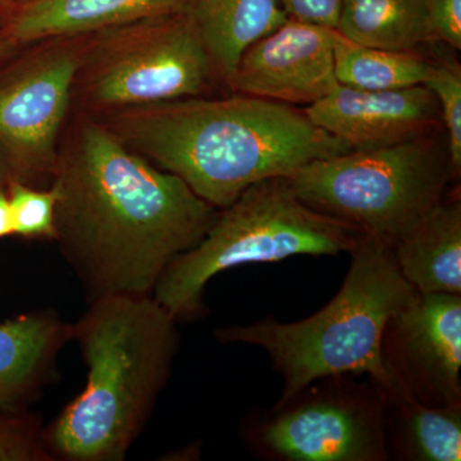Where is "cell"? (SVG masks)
Here are the masks:
<instances>
[{"mask_svg":"<svg viewBox=\"0 0 461 461\" xmlns=\"http://www.w3.org/2000/svg\"><path fill=\"white\" fill-rule=\"evenodd\" d=\"M14 235L29 239L56 236L57 196L51 187L30 186L18 181L7 182Z\"/></svg>","mask_w":461,"mask_h":461,"instance_id":"20","label":"cell"},{"mask_svg":"<svg viewBox=\"0 0 461 461\" xmlns=\"http://www.w3.org/2000/svg\"><path fill=\"white\" fill-rule=\"evenodd\" d=\"M30 2H32V0H0V5H8V7L17 11L18 8L23 7V5H26L27 3Z\"/></svg>","mask_w":461,"mask_h":461,"instance_id":"27","label":"cell"},{"mask_svg":"<svg viewBox=\"0 0 461 461\" xmlns=\"http://www.w3.org/2000/svg\"><path fill=\"white\" fill-rule=\"evenodd\" d=\"M312 382L245 426L248 444L280 461H387L384 399L369 378Z\"/></svg>","mask_w":461,"mask_h":461,"instance_id":"7","label":"cell"},{"mask_svg":"<svg viewBox=\"0 0 461 461\" xmlns=\"http://www.w3.org/2000/svg\"><path fill=\"white\" fill-rule=\"evenodd\" d=\"M362 238L350 224L305 205L287 177L268 178L218 212L199 244L167 267L151 296L178 323L198 320L206 285L220 273L293 257L348 254Z\"/></svg>","mask_w":461,"mask_h":461,"instance_id":"5","label":"cell"},{"mask_svg":"<svg viewBox=\"0 0 461 461\" xmlns=\"http://www.w3.org/2000/svg\"><path fill=\"white\" fill-rule=\"evenodd\" d=\"M50 187L54 240L90 300L151 295L220 212L93 120L76 123L58 149Z\"/></svg>","mask_w":461,"mask_h":461,"instance_id":"1","label":"cell"},{"mask_svg":"<svg viewBox=\"0 0 461 461\" xmlns=\"http://www.w3.org/2000/svg\"><path fill=\"white\" fill-rule=\"evenodd\" d=\"M85 54L75 45L39 51L0 80L3 180L47 189Z\"/></svg>","mask_w":461,"mask_h":461,"instance_id":"9","label":"cell"},{"mask_svg":"<svg viewBox=\"0 0 461 461\" xmlns=\"http://www.w3.org/2000/svg\"><path fill=\"white\" fill-rule=\"evenodd\" d=\"M2 180H3V176H2V171H0V184H3Z\"/></svg>","mask_w":461,"mask_h":461,"instance_id":"28","label":"cell"},{"mask_svg":"<svg viewBox=\"0 0 461 461\" xmlns=\"http://www.w3.org/2000/svg\"><path fill=\"white\" fill-rule=\"evenodd\" d=\"M177 324L151 295L91 300L72 324L86 384L42 430L54 460L126 459L171 375Z\"/></svg>","mask_w":461,"mask_h":461,"instance_id":"3","label":"cell"},{"mask_svg":"<svg viewBox=\"0 0 461 461\" xmlns=\"http://www.w3.org/2000/svg\"><path fill=\"white\" fill-rule=\"evenodd\" d=\"M335 74L339 85L354 89L384 91L426 85L435 62L418 51L368 47L332 30Z\"/></svg>","mask_w":461,"mask_h":461,"instance_id":"19","label":"cell"},{"mask_svg":"<svg viewBox=\"0 0 461 461\" xmlns=\"http://www.w3.org/2000/svg\"><path fill=\"white\" fill-rule=\"evenodd\" d=\"M433 41L461 50V0H427Z\"/></svg>","mask_w":461,"mask_h":461,"instance_id":"23","label":"cell"},{"mask_svg":"<svg viewBox=\"0 0 461 461\" xmlns=\"http://www.w3.org/2000/svg\"><path fill=\"white\" fill-rule=\"evenodd\" d=\"M427 86L438 103L442 127L455 172L461 171V68L459 63L435 62Z\"/></svg>","mask_w":461,"mask_h":461,"instance_id":"21","label":"cell"},{"mask_svg":"<svg viewBox=\"0 0 461 461\" xmlns=\"http://www.w3.org/2000/svg\"><path fill=\"white\" fill-rule=\"evenodd\" d=\"M181 11L224 80L250 45L288 20L280 0H185Z\"/></svg>","mask_w":461,"mask_h":461,"instance_id":"16","label":"cell"},{"mask_svg":"<svg viewBox=\"0 0 461 461\" xmlns=\"http://www.w3.org/2000/svg\"><path fill=\"white\" fill-rule=\"evenodd\" d=\"M42 430L26 411H0V461H54Z\"/></svg>","mask_w":461,"mask_h":461,"instance_id":"22","label":"cell"},{"mask_svg":"<svg viewBox=\"0 0 461 461\" xmlns=\"http://www.w3.org/2000/svg\"><path fill=\"white\" fill-rule=\"evenodd\" d=\"M304 109L309 120L351 150H372L444 129L438 103L427 85L360 90L338 85Z\"/></svg>","mask_w":461,"mask_h":461,"instance_id":"12","label":"cell"},{"mask_svg":"<svg viewBox=\"0 0 461 461\" xmlns=\"http://www.w3.org/2000/svg\"><path fill=\"white\" fill-rule=\"evenodd\" d=\"M72 339V324L53 312L21 314L0 323V411H26L53 378L58 354Z\"/></svg>","mask_w":461,"mask_h":461,"instance_id":"13","label":"cell"},{"mask_svg":"<svg viewBox=\"0 0 461 461\" xmlns=\"http://www.w3.org/2000/svg\"><path fill=\"white\" fill-rule=\"evenodd\" d=\"M459 177L444 129L372 150L314 160L287 177L309 208L393 249Z\"/></svg>","mask_w":461,"mask_h":461,"instance_id":"6","label":"cell"},{"mask_svg":"<svg viewBox=\"0 0 461 461\" xmlns=\"http://www.w3.org/2000/svg\"><path fill=\"white\" fill-rule=\"evenodd\" d=\"M14 235V217L7 186L0 184V239Z\"/></svg>","mask_w":461,"mask_h":461,"instance_id":"25","label":"cell"},{"mask_svg":"<svg viewBox=\"0 0 461 461\" xmlns=\"http://www.w3.org/2000/svg\"><path fill=\"white\" fill-rule=\"evenodd\" d=\"M336 30L381 50L418 51L435 44L427 0H342Z\"/></svg>","mask_w":461,"mask_h":461,"instance_id":"18","label":"cell"},{"mask_svg":"<svg viewBox=\"0 0 461 461\" xmlns=\"http://www.w3.org/2000/svg\"><path fill=\"white\" fill-rule=\"evenodd\" d=\"M14 47V42L3 35L2 38H0V60H2L3 58L7 57L8 54L11 53L12 48Z\"/></svg>","mask_w":461,"mask_h":461,"instance_id":"26","label":"cell"},{"mask_svg":"<svg viewBox=\"0 0 461 461\" xmlns=\"http://www.w3.org/2000/svg\"><path fill=\"white\" fill-rule=\"evenodd\" d=\"M105 32L89 60L84 59L89 65L85 94L95 107L118 111L195 98L217 75L181 9Z\"/></svg>","mask_w":461,"mask_h":461,"instance_id":"8","label":"cell"},{"mask_svg":"<svg viewBox=\"0 0 461 461\" xmlns=\"http://www.w3.org/2000/svg\"><path fill=\"white\" fill-rule=\"evenodd\" d=\"M384 420L390 456L461 460V403L429 406L399 393L384 397Z\"/></svg>","mask_w":461,"mask_h":461,"instance_id":"17","label":"cell"},{"mask_svg":"<svg viewBox=\"0 0 461 461\" xmlns=\"http://www.w3.org/2000/svg\"><path fill=\"white\" fill-rule=\"evenodd\" d=\"M332 30L288 18L245 50L226 78L235 94L305 108L338 87Z\"/></svg>","mask_w":461,"mask_h":461,"instance_id":"11","label":"cell"},{"mask_svg":"<svg viewBox=\"0 0 461 461\" xmlns=\"http://www.w3.org/2000/svg\"><path fill=\"white\" fill-rule=\"evenodd\" d=\"M382 359L395 384L384 397L461 403V295L415 291L387 321Z\"/></svg>","mask_w":461,"mask_h":461,"instance_id":"10","label":"cell"},{"mask_svg":"<svg viewBox=\"0 0 461 461\" xmlns=\"http://www.w3.org/2000/svg\"><path fill=\"white\" fill-rule=\"evenodd\" d=\"M291 20L338 29L342 0H280Z\"/></svg>","mask_w":461,"mask_h":461,"instance_id":"24","label":"cell"},{"mask_svg":"<svg viewBox=\"0 0 461 461\" xmlns=\"http://www.w3.org/2000/svg\"><path fill=\"white\" fill-rule=\"evenodd\" d=\"M402 277L420 294L461 295V200L446 196L393 247Z\"/></svg>","mask_w":461,"mask_h":461,"instance_id":"15","label":"cell"},{"mask_svg":"<svg viewBox=\"0 0 461 461\" xmlns=\"http://www.w3.org/2000/svg\"><path fill=\"white\" fill-rule=\"evenodd\" d=\"M185 0H32L14 11L5 36L14 45L107 32L180 11Z\"/></svg>","mask_w":461,"mask_h":461,"instance_id":"14","label":"cell"},{"mask_svg":"<svg viewBox=\"0 0 461 461\" xmlns=\"http://www.w3.org/2000/svg\"><path fill=\"white\" fill-rule=\"evenodd\" d=\"M109 130L158 168L180 177L215 209L249 187L290 177L351 149L315 126L304 109L233 93L118 109Z\"/></svg>","mask_w":461,"mask_h":461,"instance_id":"2","label":"cell"},{"mask_svg":"<svg viewBox=\"0 0 461 461\" xmlns=\"http://www.w3.org/2000/svg\"><path fill=\"white\" fill-rule=\"evenodd\" d=\"M348 254L344 284L317 313L291 323L266 318L215 330L222 344L253 345L266 351L284 381L276 403L330 375H366L384 397L395 390L382 359V339L391 315L415 290L402 277L387 245L363 236Z\"/></svg>","mask_w":461,"mask_h":461,"instance_id":"4","label":"cell"}]
</instances>
